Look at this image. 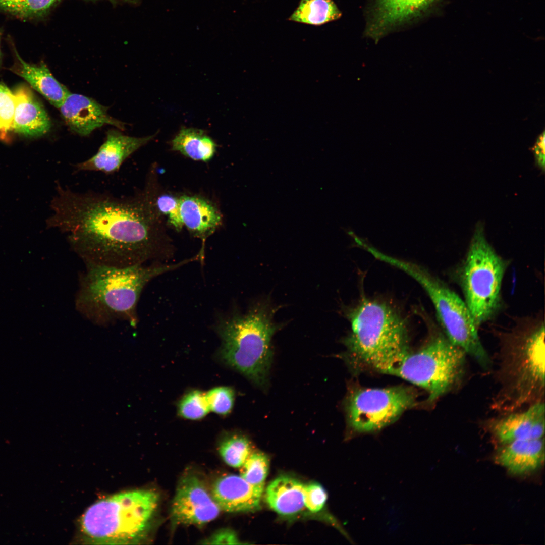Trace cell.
I'll return each instance as SVG.
<instances>
[{
	"label": "cell",
	"mask_w": 545,
	"mask_h": 545,
	"mask_svg": "<svg viewBox=\"0 0 545 545\" xmlns=\"http://www.w3.org/2000/svg\"><path fill=\"white\" fill-rule=\"evenodd\" d=\"M51 207L48 226L65 234L85 263L144 264L161 250L159 215L141 194L118 198L59 186Z\"/></svg>",
	"instance_id": "cell-1"
},
{
	"label": "cell",
	"mask_w": 545,
	"mask_h": 545,
	"mask_svg": "<svg viewBox=\"0 0 545 545\" xmlns=\"http://www.w3.org/2000/svg\"><path fill=\"white\" fill-rule=\"evenodd\" d=\"M500 349L497 377L500 385L493 407L511 412L543 401L544 323L541 315L516 319L498 332Z\"/></svg>",
	"instance_id": "cell-2"
},
{
	"label": "cell",
	"mask_w": 545,
	"mask_h": 545,
	"mask_svg": "<svg viewBox=\"0 0 545 545\" xmlns=\"http://www.w3.org/2000/svg\"><path fill=\"white\" fill-rule=\"evenodd\" d=\"M195 260L193 257L176 264L125 267L85 263L75 298L76 309L96 325L123 321L135 326L137 303L145 285L155 277Z\"/></svg>",
	"instance_id": "cell-3"
},
{
	"label": "cell",
	"mask_w": 545,
	"mask_h": 545,
	"mask_svg": "<svg viewBox=\"0 0 545 545\" xmlns=\"http://www.w3.org/2000/svg\"><path fill=\"white\" fill-rule=\"evenodd\" d=\"M276 311L266 302L258 303L245 314L221 319L216 326L224 360L262 388L272 361L271 339L282 326L273 320Z\"/></svg>",
	"instance_id": "cell-4"
},
{
	"label": "cell",
	"mask_w": 545,
	"mask_h": 545,
	"mask_svg": "<svg viewBox=\"0 0 545 545\" xmlns=\"http://www.w3.org/2000/svg\"><path fill=\"white\" fill-rule=\"evenodd\" d=\"M159 499L154 490L140 489L98 500L81 518L84 540L98 544L138 543L148 533Z\"/></svg>",
	"instance_id": "cell-5"
},
{
	"label": "cell",
	"mask_w": 545,
	"mask_h": 545,
	"mask_svg": "<svg viewBox=\"0 0 545 545\" xmlns=\"http://www.w3.org/2000/svg\"><path fill=\"white\" fill-rule=\"evenodd\" d=\"M347 315L351 332L345 344L355 361L380 371L409 350L406 323L387 303L364 298Z\"/></svg>",
	"instance_id": "cell-6"
},
{
	"label": "cell",
	"mask_w": 545,
	"mask_h": 545,
	"mask_svg": "<svg viewBox=\"0 0 545 545\" xmlns=\"http://www.w3.org/2000/svg\"><path fill=\"white\" fill-rule=\"evenodd\" d=\"M467 354L445 334L435 331L421 348L409 350L386 366L380 372L401 377L425 389L432 403L462 383Z\"/></svg>",
	"instance_id": "cell-7"
},
{
	"label": "cell",
	"mask_w": 545,
	"mask_h": 545,
	"mask_svg": "<svg viewBox=\"0 0 545 545\" xmlns=\"http://www.w3.org/2000/svg\"><path fill=\"white\" fill-rule=\"evenodd\" d=\"M379 259L415 279L431 300L448 339L472 357L484 369L489 367L490 360L464 300L439 279L417 264L384 253L379 255Z\"/></svg>",
	"instance_id": "cell-8"
},
{
	"label": "cell",
	"mask_w": 545,
	"mask_h": 545,
	"mask_svg": "<svg viewBox=\"0 0 545 545\" xmlns=\"http://www.w3.org/2000/svg\"><path fill=\"white\" fill-rule=\"evenodd\" d=\"M507 266L487 241L483 226L478 224L458 275L464 301L478 328L492 319L500 308Z\"/></svg>",
	"instance_id": "cell-9"
},
{
	"label": "cell",
	"mask_w": 545,
	"mask_h": 545,
	"mask_svg": "<svg viewBox=\"0 0 545 545\" xmlns=\"http://www.w3.org/2000/svg\"><path fill=\"white\" fill-rule=\"evenodd\" d=\"M416 398L415 392L405 387L355 389L346 400L348 425L356 433L379 430L413 407Z\"/></svg>",
	"instance_id": "cell-10"
},
{
	"label": "cell",
	"mask_w": 545,
	"mask_h": 545,
	"mask_svg": "<svg viewBox=\"0 0 545 545\" xmlns=\"http://www.w3.org/2000/svg\"><path fill=\"white\" fill-rule=\"evenodd\" d=\"M221 511L199 477L189 473L181 478L171 508L173 524L201 526L215 519Z\"/></svg>",
	"instance_id": "cell-11"
},
{
	"label": "cell",
	"mask_w": 545,
	"mask_h": 545,
	"mask_svg": "<svg viewBox=\"0 0 545 545\" xmlns=\"http://www.w3.org/2000/svg\"><path fill=\"white\" fill-rule=\"evenodd\" d=\"M487 425L492 435L503 445L517 440L542 438L545 429L544 402L532 404L524 411L493 419Z\"/></svg>",
	"instance_id": "cell-12"
},
{
	"label": "cell",
	"mask_w": 545,
	"mask_h": 545,
	"mask_svg": "<svg viewBox=\"0 0 545 545\" xmlns=\"http://www.w3.org/2000/svg\"><path fill=\"white\" fill-rule=\"evenodd\" d=\"M154 136L136 137L111 130L107 133L105 141L96 153L87 160L77 164L75 167L77 171L114 173L119 170L128 157L151 140Z\"/></svg>",
	"instance_id": "cell-13"
},
{
	"label": "cell",
	"mask_w": 545,
	"mask_h": 545,
	"mask_svg": "<svg viewBox=\"0 0 545 545\" xmlns=\"http://www.w3.org/2000/svg\"><path fill=\"white\" fill-rule=\"evenodd\" d=\"M59 109L69 128L80 136H87L105 124L123 126L109 116L105 106L81 94L70 93Z\"/></svg>",
	"instance_id": "cell-14"
},
{
	"label": "cell",
	"mask_w": 545,
	"mask_h": 545,
	"mask_svg": "<svg viewBox=\"0 0 545 545\" xmlns=\"http://www.w3.org/2000/svg\"><path fill=\"white\" fill-rule=\"evenodd\" d=\"M264 486L251 484L241 475L227 474L212 484L211 494L221 511L251 512L260 506Z\"/></svg>",
	"instance_id": "cell-15"
},
{
	"label": "cell",
	"mask_w": 545,
	"mask_h": 545,
	"mask_svg": "<svg viewBox=\"0 0 545 545\" xmlns=\"http://www.w3.org/2000/svg\"><path fill=\"white\" fill-rule=\"evenodd\" d=\"M435 0H375L367 34L378 40L390 28L415 18Z\"/></svg>",
	"instance_id": "cell-16"
},
{
	"label": "cell",
	"mask_w": 545,
	"mask_h": 545,
	"mask_svg": "<svg viewBox=\"0 0 545 545\" xmlns=\"http://www.w3.org/2000/svg\"><path fill=\"white\" fill-rule=\"evenodd\" d=\"M15 108L11 130L26 136L37 137L46 133L51 122L43 105L26 86L14 92Z\"/></svg>",
	"instance_id": "cell-17"
},
{
	"label": "cell",
	"mask_w": 545,
	"mask_h": 545,
	"mask_svg": "<svg viewBox=\"0 0 545 545\" xmlns=\"http://www.w3.org/2000/svg\"><path fill=\"white\" fill-rule=\"evenodd\" d=\"M544 440H521L503 445L495 460L511 473L521 475L535 470L544 458Z\"/></svg>",
	"instance_id": "cell-18"
},
{
	"label": "cell",
	"mask_w": 545,
	"mask_h": 545,
	"mask_svg": "<svg viewBox=\"0 0 545 545\" xmlns=\"http://www.w3.org/2000/svg\"><path fill=\"white\" fill-rule=\"evenodd\" d=\"M179 200L184 226L193 236L201 239L204 242L221 225L220 213L212 203L202 197L183 195Z\"/></svg>",
	"instance_id": "cell-19"
},
{
	"label": "cell",
	"mask_w": 545,
	"mask_h": 545,
	"mask_svg": "<svg viewBox=\"0 0 545 545\" xmlns=\"http://www.w3.org/2000/svg\"><path fill=\"white\" fill-rule=\"evenodd\" d=\"M304 485L292 477L282 476L276 478L267 486L265 498L270 507L278 514L284 516L295 515L305 507L303 500Z\"/></svg>",
	"instance_id": "cell-20"
},
{
	"label": "cell",
	"mask_w": 545,
	"mask_h": 545,
	"mask_svg": "<svg viewBox=\"0 0 545 545\" xmlns=\"http://www.w3.org/2000/svg\"><path fill=\"white\" fill-rule=\"evenodd\" d=\"M16 54L20 63L17 73L59 109L71 92L54 77L44 63L30 64Z\"/></svg>",
	"instance_id": "cell-21"
},
{
	"label": "cell",
	"mask_w": 545,
	"mask_h": 545,
	"mask_svg": "<svg viewBox=\"0 0 545 545\" xmlns=\"http://www.w3.org/2000/svg\"><path fill=\"white\" fill-rule=\"evenodd\" d=\"M172 149L195 160L208 161L214 156L216 144L201 129L183 128L175 136Z\"/></svg>",
	"instance_id": "cell-22"
},
{
	"label": "cell",
	"mask_w": 545,
	"mask_h": 545,
	"mask_svg": "<svg viewBox=\"0 0 545 545\" xmlns=\"http://www.w3.org/2000/svg\"><path fill=\"white\" fill-rule=\"evenodd\" d=\"M341 12L332 0H301L288 19L290 21L320 25L339 19Z\"/></svg>",
	"instance_id": "cell-23"
},
{
	"label": "cell",
	"mask_w": 545,
	"mask_h": 545,
	"mask_svg": "<svg viewBox=\"0 0 545 545\" xmlns=\"http://www.w3.org/2000/svg\"><path fill=\"white\" fill-rule=\"evenodd\" d=\"M61 1L0 0V9L21 18H40Z\"/></svg>",
	"instance_id": "cell-24"
},
{
	"label": "cell",
	"mask_w": 545,
	"mask_h": 545,
	"mask_svg": "<svg viewBox=\"0 0 545 545\" xmlns=\"http://www.w3.org/2000/svg\"><path fill=\"white\" fill-rule=\"evenodd\" d=\"M219 452L228 465L233 468H241L252 453V447L246 437L233 435L221 443Z\"/></svg>",
	"instance_id": "cell-25"
},
{
	"label": "cell",
	"mask_w": 545,
	"mask_h": 545,
	"mask_svg": "<svg viewBox=\"0 0 545 545\" xmlns=\"http://www.w3.org/2000/svg\"><path fill=\"white\" fill-rule=\"evenodd\" d=\"M269 468V460L265 454L252 453L240 468V475L252 485L264 486Z\"/></svg>",
	"instance_id": "cell-26"
},
{
	"label": "cell",
	"mask_w": 545,
	"mask_h": 545,
	"mask_svg": "<svg viewBox=\"0 0 545 545\" xmlns=\"http://www.w3.org/2000/svg\"><path fill=\"white\" fill-rule=\"evenodd\" d=\"M210 410L206 394L199 390L186 393L178 406L179 415L189 420H199L205 417Z\"/></svg>",
	"instance_id": "cell-27"
},
{
	"label": "cell",
	"mask_w": 545,
	"mask_h": 545,
	"mask_svg": "<svg viewBox=\"0 0 545 545\" xmlns=\"http://www.w3.org/2000/svg\"><path fill=\"white\" fill-rule=\"evenodd\" d=\"M143 194L150 201L158 214L166 215L168 223L176 230L180 231L182 230L184 224L180 213L179 198L165 194L159 196L155 200L146 191Z\"/></svg>",
	"instance_id": "cell-28"
},
{
	"label": "cell",
	"mask_w": 545,
	"mask_h": 545,
	"mask_svg": "<svg viewBox=\"0 0 545 545\" xmlns=\"http://www.w3.org/2000/svg\"><path fill=\"white\" fill-rule=\"evenodd\" d=\"M234 397L233 390L228 387H216L206 394L210 410L221 415L230 413L233 407Z\"/></svg>",
	"instance_id": "cell-29"
},
{
	"label": "cell",
	"mask_w": 545,
	"mask_h": 545,
	"mask_svg": "<svg viewBox=\"0 0 545 545\" xmlns=\"http://www.w3.org/2000/svg\"><path fill=\"white\" fill-rule=\"evenodd\" d=\"M15 108L14 94L5 85L0 84V131L11 130Z\"/></svg>",
	"instance_id": "cell-30"
},
{
	"label": "cell",
	"mask_w": 545,
	"mask_h": 545,
	"mask_svg": "<svg viewBox=\"0 0 545 545\" xmlns=\"http://www.w3.org/2000/svg\"><path fill=\"white\" fill-rule=\"evenodd\" d=\"M327 498L326 492L321 485L313 483L304 485V504L310 512L320 511L324 507Z\"/></svg>",
	"instance_id": "cell-31"
},
{
	"label": "cell",
	"mask_w": 545,
	"mask_h": 545,
	"mask_svg": "<svg viewBox=\"0 0 545 545\" xmlns=\"http://www.w3.org/2000/svg\"><path fill=\"white\" fill-rule=\"evenodd\" d=\"M202 544H240L236 533L229 529H222L203 540Z\"/></svg>",
	"instance_id": "cell-32"
},
{
	"label": "cell",
	"mask_w": 545,
	"mask_h": 545,
	"mask_svg": "<svg viewBox=\"0 0 545 545\" xmlns=\"http://www.w3.org/2000/svg\"><path fill=\"white\" fill-rule=\"evenodd\" d=\"M536 165L541 171H544V136L543 133L538 138L533 148Z\"/></svg>",
	"instance_id": "cell-33"
},
{
	"label": "cell",
	"mask_w": 545,
	"mask_h": 545,
	"mask_svg": "<svg viewBox=\"0 0 545 545\" xmlns=\"http://www.w3.org/2000/svg\"><path fill=\"white\" fill-rule=\"evenodd\" d=\"M91 1H95V0H91ZM110 1H114L115 0H110ZM121 1H125V2H133L132 0H121Z\"/></svg>",
	"instance_id": "cell-34"
},
{
	"label": "cell",
	"mask_w": 545,
	"mask_h": 545,
	"mask_svg": "<svg viewBox=\"0 0 545 545\" xmlns=\"http://www.w3.org/2000/svg\"><path fill=\"white\" fill-rule=\"evenodd\" d=\"M0 37H1V33H0Z\"/></svg>",
	"instance_id": "cell-35"
}]
</instances>
